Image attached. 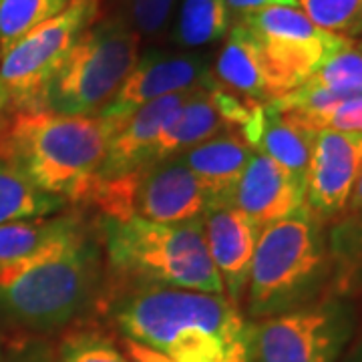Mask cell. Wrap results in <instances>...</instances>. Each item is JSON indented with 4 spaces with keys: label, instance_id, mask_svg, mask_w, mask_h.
<instances>
[{
    "label": "cell",
    "instance_id": "obj_5",
    "mask_svg": "<svg viewBox=\"0 0 362 362\" xmlns=\"http://www.w3.org/2000/svg\"><path fill=\"white\" fill-rule=\"evenodd\" d=\"M326 223L306 204L262 228L246 286L247 318L264 320L328 296Z\"/></svg>",
    "mask_w": 362,
    "mask_h": 362
},
{
    "label": "cell",
    "instance_id": "obj_37",
    "mask_svg": "<svg viewBox=\"0 0 362 362\" xmlns=\"http://www.w3.org/2000/svg\"><path fill=\"white\" fill-rule=\"evenodd\" d=\"M352 42H354V47H356V49L362 52V39L361 40H352Z\"/></svg>",
    "mask_w": 362,
    "mask_h": 362
},
{
    "label": "cell",
    "instance_id": "obj_6",
    "mask_svg": "<svg viewBox=\"0 0 362 362\" xmlns=\"http://www.w3.org/2000/svg\"><path fill=\"white\" fill-rule=\"evenodd\" d=\"M141 37L115 14L97 18L78 37L45 97V111L65 117H97L121 89L139 59Z\"/></svg>",
    "mask_w": 362,
    "mask_h": 362
},
{
    "label": "cell",
    "instance_id": "obj_33",
    "mask_svg": "<svg viewBox=\"0 0 362 362\" xmlns=\"http://www.w3.org/2000/svg\"><path fill=\"white\" fill-rule=\"evenodd\" d=\"M352 214H362V171L352 187V194H350L349 204L344 209V216H352Z\"/></svg>",
    "mask_w": 362,
    "mask_h": 362
},
{
    "label": "cell",
    "instance_id": "obj_20",
    "mask_svg": "<svg viewBox=\"0 0 362 362\" xmlns=\"http://www.w3.org/2000/svg\"><path fill=\"white\" fill-rule=\"evenodd\" d=\"M330 288L328 296L362 294V214L342 216L328 230Z\"/></svg>",
    "mask_w": 362,
    "mask_h": 362
},
{
    "label": "cell",
    "instance_id": "obj_10",
    "mask_svg": "<svg viewBox=\"0 0 362 362\" xmlns=\"http://www.w3.org/2000/svg\"><path fill=\"white\" fill-rule=\"evenodd\" d=\"M354 310L344 298L254 322V362H337L354 334Z\"/></svg>",
    "mask_w": 362,
    "mask_h": 362
},
{
    "label": "cell",
    "instance_id": "obj_30",
    "mask_svg": "<svg viewBox=\"0 0 362 362\" xmlns=\"http://www.w3.org/2000/svg\"><path fill=\"white\" fill-rule=\"evenodd\" d=\"M2 362H54L52 349L45 340H26L23 344H14L6 349Z\"/></svg>",
    "mask_w": 362,
    "mask_h": 362
},
{
    "label": "cell",
    "instance_id": "obj_16",
    "mask_svg": "<svg viewBox=\"0 0 362 362\" xmlns=\"http://www.w3.org/2000/svg\"><path fill=\"white\" fill-rule=\"evenodd\" d=\"M230 204L259 228L294 214L306 204V181L254 151L242 171Z\"/></svg>",
    "mask_w": 362,
    "mask_h": 362
},
{
    "label": "cell",
    "instance_id": "obj_15",
    "mask_svg": "<svg viewBox=\"0 0 362 362\" xmlns=\"http://www.w3.org/2000/svg\"><path fill=\"white\" fill-rule=\"evenodd\" d=\"M187 95L189 90L173 93V95L143 105L137 113H133L111 137L103 161L90 181V187L97 183L129 177L135 171L145 168L147 163H151L153 149H156L161 131L168 125L169 119L175 115V111L180 109Z\"/></svg>",
    "mask_w": 362,
    "mask_h": 362
},
{
    "label": "cell",
    "instance_id": "obj_13",
    "mask_svg": "<svg viewBox=\"0 0 362 362\" xmlns=\"http://www.w3.org/2000/svg\"><path fill=\"white\" fill-rule=\"evenodd\" d=\"M362 171V131H316L306 175V207L322 221L344 216Z\"/></svg>",
    "mask_w": 362,
    "mask_h": 362
},
{
    "label": "cell",
    "instance_id": "obj_23",
    "mask_svg": "<svg viewBox=\"0 0 362 362\" xmlns=\"http://www.w3.org/2000/svg\"><path fill=\"white\" fill-rule=\"evenodd\" d=\"M83 216L78 211L61 214L42 220L14 221L0 226V266L33 254L61 233L71 230Z\"/></svg>",
    "mask_w": 362,
    "mask_h": 362
},
{
    "label": "cell",
    "instance_id": "obj_11",
    "mask_svg": "<svg viewBox=\"0 0 362 362\" xmlns=\"http://www.w3.org/2000/svg\"><path fill=\"white\" fill-rule=\"evenodd\" d=\"M211 81V66L204 54L147 51L137 59L129 77L97 117L119 129L143 105L173 93L206 87Z\"/></svg>",
    "mask_w": 362,
    "mask_h": 362
},
{
    "label": "cell",
    "instance_id": "obj_25",
    "mask_svg": "<svg viewBox=\"0 0 362 362\" xmlns=\"http://www.w3.org/2000/svg\"><path fill=\"white\" fill-rule=\"evenodd\" d=\"M66 4L69 0H0V57Z\"/></svg>",
    "mask_w": 362,
    "mask_h": 362
},
{
    "label": "cell",
    "instance_id": "obj_32",
    "mask_svg": "<svg viewBox=\"0 0 362 362\" xmlns=\"http://www.w3.org/2000/svg\"><path fill=\"white\" fill-rule=\"evenodd\" d=\"M123 346H125V352H127L131 362H173L156 350L145 349V346L137 344V342H131V340H123Z\"/></svg>",
    "mask_w": 362,
    "mask_h": 362
},
{
    "label": "cell",
    "instance_id": "obj_26",
    "mask_svg": "<svg viewBox=\"0 0 362 362\" xmlns=\"http://www.w3.org/2000/svg\"><path fill=\"white\" fill-rule=\"evenodd\" d=\"M318 28L344 39L362 37V0H298Z\"/></svg>",
    "mask_w": 362,
    "mask_h": 362
},
{
    "label": "cell",
    "instance_id": "obj_34",
    "mask_svg": "<svg viewBox=\"0 0 362 362\" xmlns=\"http://www.w3.org/2000/svg\"><path fill=\"white\" fill-rule=\"evenodd\" d=\"M14 115V109L13 105H11V99H8V95L4 93L2 89V85H0V135L4 133L6 129V125L11 123V119Z\"/></svg>",
    "mask_w": 362,
    "mask_h": 362
},
{
    "label": "cell",
    "instance_id": "obj_12",
    "mask_svg": "<svg viewBox=\"0 0 362 362\" xmlns=\"http://www.w3.org/2000/svg\"><path fill=\"white\" fill-rule=\"evenodd\" d=\"M258 109L259 103L235 97L230 90L221 89L216 81L189 90L175 115L161 131L151 161L180 156L185 149L223 131H242Z\"/></svg>",
    "mask_w": 362,
    "mask_h": 362
},
{
    "label": "cell",
    "instance_id": "obj_36",
    "mask_svg": "<svg viewBox=\"0 0 362 362\" xmlns=\"http://www.w3.org/2000/svg\"><path fill=\"white\" fill-rule=\"evenodd\" d=\"M4 354H6V346H4V337H2V330H0V362L4 361Z\"/></svg>",
    "mask_w": 362,
    "mask_h": 362
},
{
    "label": "cell",
    "instance_id": "obj_35",
    "mask_svg": "<svg viewBox=\"0 0 362 362\" xmlns=\"http://www.w3.org/2000/svg\"><path fill=\"white\" fill-rule=\"evenodd\" d=\"M344 362H362V338L352 346V350L349 352V356H346Z\"/></svg>",
    "mask_w": 362,
    "mask_h": 362
},
{
    "label": "cell",
    "instance_id": "obj_17",
    "mask_svg": "<svg viewBox=\"0 0 362 362\" xmlns=\"http://www.w3.org/2000/svg\"><path fill=\"white\" fill-rule=\"evenodd\" d=\"M240 135L254 151L268 156L272 161L306 181L316 131L304 127L270 103H264Z\"/></svg>",
    "mask_w": 362,
    "mask_h": 362
},
{
    "label": "cell",
    "instance_id": "obj_8",
    "mask_svg": "<svg viewBox=\"0 0 362 362\" xmlns=\"http://www.w3.org/2000/svg\"><path fill=\"white\" fill-rule=\"evenodd\" d=\"M83 204L119 220L137 216L157 223H183L202 218L209 197L194 171L173 156L151 161L129 177L93 185Z\"/></svg>",
    "mask_w": 362,
    "mask_h": 362
},
{
    "label": "cell",
    "instance_id": "obj_7",
    "mask_svg": "<svg viewBox=\"0 0 362 362\" xmlns=\"http://www.w3.org/2000/svg\"><path fill=\"white\" fill-rule=\"evenodd\" d=\"M103 0H69L63 13L49 18L0 57V85L14 113L45 111V97L78 37L101 13Z\"/></svg>",
    "mask_w": 362,
    "mask_h": 362
},
{
    "label": "cell",
    "instance_id": "obj_3",
    "mask_svg": "<svg viewBox=\"0 0 362 362\" xmlns=\"http://www.w3.org/2000/svg\"><path fill=\"white\" fill-rule=\"evenodd\" d=\"M204 218V216H202ZM202 218L183 223H157L131 216H101L97 233L105 254V288L156 284L207 294H226L207 254Z\"/></svg>",
    "mask_w": 362,
    "mask_h": 362
},
{
    "label": "cell",
    "instance_id": "obj_4",
    "mask_svg": "<svg viewBox=\"0 0 362 362\" xmlns=\"http://www.w3.org/2000/svg\"><path fill=\"white\" fill-rule=\"evenodd\" d=\"M115 131L101 117L14 113L0 135V157L42 192L83 204Z\"/></svg>",
    "mask_w": 362,
    "mask_h": 362
},
{
    "label": "cell",
    "instance_id": "obj_9",
    "mask_svg": "<svg viewBox=\"0 0 362 362\" xmlns=\"http://www.w3.org/2000/svg\"><path fill=\"white\" fill-rule=\"evenodd\" d=\"M258 45L276 99L298 89L350 39L326 33L296 6H270L238 18Z\"/></svg>",
    "mask_w": 362,
    "mask_h": 362
},
{
    "label": "cell",
    "instance_id": "obj_21",
    "mask_svg": "<svg viewBox=\"0 0 362 362\" xmlns=\"http://www.w3.org/2000/svg\"><path fill=\"white\" fill-rule=\"evenodd\" d=\"M66 204L63 197L42 192L13 161L0 157V226L52 218L59 216Z\"/></svg>",
    "mask_w": 362,
    "mask_h": 362
},
{
    "label": "cell",
    "instance_id": "obj_2",
    "mask_svg": "<svg viewBox=\"0 0 362 362\" xmlns=\"http://www.w3.org/2000/svg\"><path fill=\"white\" fill-rule=\"evenodd\" d=\"M103 290V246L83 218L33 254L0 266V314L37 334L77 322Z\"/></svg>",
    "mask_w": 362,
    "mask_h": 362
},
{
    "label": "cell",
    "instance_id": "obj_22",
    "mask_svg": "<svg viewBox=\"0 0 362 362\" xmlns=\"http://www.w3.org/2000/svg\"><path fill=\"white\" fill-rule=\"evenodd\" d=\"M230 28L232 13L226 0H181L173 40L185 49H197L223 39Z\"/></svg>",
    "mask_w": 362,
    "mask_h": 362
},
{
    "label": "cell",
    "instance_id": "obj_31",
    "mask_svg": "<svg viewBox=\"0 0 362 362\" xmlns=\"http://www.w3.org/2000/svg\"><path fill=\"white\" fill-rule=\"evenodd\" d=\"M226 2L230 6V13L235 14L238 18L258 13L262 8H270V6H296L298 4V0H226Z\"/></svg>",
    "mask_w": 362,
    "mask_h": 362
},
{
    "label": "cell",
    "instance_id": "obj_27",
    "mask_svg": "<svg viewBox=\"0 0 362 362\" xmlns=\"http://www.w3.org/2000/svg\"><path fill=\"white\" fill-rule=\"evenodd\" d=\"M306 83L337 93L362 90V52L350 40L346 47L328 57Z\"/></svg>",
    "mask_w": 362,
    "mask_h": 362
},
{
    "label": "cell",
    "instance_id": "obj_14",
    "mask_svg": "<svg viewBox=\"0 0 362 362\" xmlns=\"http://www.w3.org/2000/svg\"><path fill=\"white\" fill-rule=\"evenodd\" d=\"M207 254L220 274L226 296L242 304L262 228L232 204H214L204 214Z\"/></svg>",
    "mask_w": 362,
    "mask_h": 362
},
{
    "label": "cell",
    "instance_id": "obj_29",
    "mask_svg": "<svg viewBox=\"0 0 362 362\" xmlns=\"http://www.w3.org/2000/svg\"><path fill=\"white\" fill-rule=\"evenodd\" d=\"M288 115V113H286ZM292 117L294 121L302 123L304 127L312 131L320 129H338V131H362V93L356 97H350L346 101L338 103L330 111L320 115L310 117Z\"/></svg>",
    "mask_w": 362,
    "mask_h": 362
},
{
    "label": "cell",
    "instance_id": "obj_24",
    "mask_svg": "<svg viewBox=\"0 0 362 362\" xmlns=\"http://www.w3.org/2000/svg\"><path fill=\"white\" fill-rule=\"evenodd\" d=\"M51 349L54 362H131L127 352L95 326L65 328Z\"/></svg>",
    "mask_w": 362,
    "mask_h": 362
},
{
    "label": "cell",
    "instance_id": "obj_28",
    "mask_svg": "<svg viewBox=\"0 0 362 362\" xmlns=\"http://www.w3.org/2000/svg\"><path fill=\"white\" fill-rule=\"evenodd\" d=\"M173 4L175 0H125L121 16L127 18L139 37H156L169 21Z\"/></svg>",
    "mask_w": 362,
    "mask_h": 362
},
{
    "label": "cell",
    "instance_id": "obj_1",
    "mask_svg": "<svg viewBox=\"0 0 362 362\" xmlns=\"http://www.w3.org/2000/svg\"><path fill=\"white\" fill-rule=\"evenodd\" d=\"M101 302L123 340L169 361L254 362V322L226 294L133 284L107 288Z\"/></svg>",
    "mask_w": 362,
    "mask_h": 362
},
{
    "label": "cell",
    "instance_id": "obj_18",
    "mask_svg": "<svg viewBox=\"0 0 362 362\" xmlns=\"http://www.w3.org/2000/svg\"><path fill=\"white\" fill-rule=\"evenodd\" d=\"M211 78L221 89L252 103L264 105L276 99L258 45L240 21L232 23L226 35V42L211 66Z\"/></svg>",
    "mask_w": 362,
    "mask_h": 362
},
{
    "label": "cell",
    "instance_id": "obj_19",
    "mask_svg": "<svg viewBox=\"0 0 362 362\" xmlns=\"http://www.w3.org/2000/svg\"><path fill=\"white\" fill-rule=\"evenodd\" d=\"M252 153L254 149L240 135V131H223L207 141L185 149L180 157L204 185L209 206H214L230 204L238 180Z\"/></svg>",
    "mask_w": 362,
    "mask_h": 362
}]
</instances>
